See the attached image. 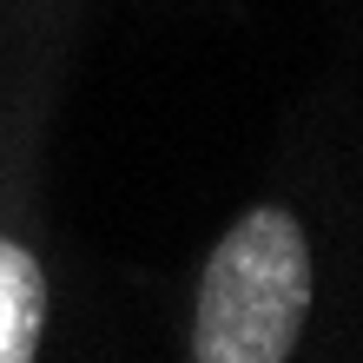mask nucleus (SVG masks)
I'll return each instance as SVG.
<instances>
[{"instance_id": "1", "label": "nucleus", "mask_w": 363, "mask_h": 363, "mask_svg": "<svg viewBox=\"0 0 363 363\" xmlns=\"http://www.w3.org/2000/svg\"><path fill=\"white\" fill-rule=\"evenodd\" d=\"M311 317V245L284 205H258L211 245L191 363H291Z\"/></svg>"}, {"instance_id": "2", "label": "nucleus", "mask_w": 363, "mask_h": 363, "mask_svg": "<svg viewBox=\"0 0 363 363\" xmlns=\"http://www.w3.org/2000/svg\"><path fill=\"white\" fill-rule=\"evenodd\" d=\"M47 330V271L27 245L0 238V363H33Z\"/></svg>"}]
</instances>
